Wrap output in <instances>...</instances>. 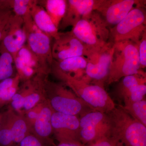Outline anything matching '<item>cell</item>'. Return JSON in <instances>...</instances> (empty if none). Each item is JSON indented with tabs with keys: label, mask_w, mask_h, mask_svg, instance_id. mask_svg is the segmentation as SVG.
Returning a JSON list of instances; mask_svg holds the SVG:
<instances>
[{
	"label": "cell",
	"mask_w": 146,
	"mask_h": 146,
	"mask_svg": "<svg viewBox=\"0 0 146 146\" xmlns=\"http://www.w3.org/2000/svg\"><path fill=\"white\" fill-rule=\"evenodd\" d=\"M110 136L116 146H146V126L134 119L119 105L108 113Z\"/></svg>",
	"instance_id": "obj_1"
},
{
	"label": "cell",
	"mask_w": 146,
	"mask_h": 146,
	"mask_svg": "<svg viewBox=\"0 0 146 146\" xmlns=\"http://www.w3.org/2000/svg\"><path fill=\"white\" fill-rule=\"evenodd\" d=\"M114 52L106 83L118 82L123 78L144 72L140 67L138 45L129 41L113 44Z\"/></svg>",
	"instance_id": "obj_2"
},
{
	"label": "cell",
	"mask_w": 146,
	"mask_h": 146,
	"mask_svg": "<svg viewBox=\"0 0 146 146\" xmlns=\"http://www.w3.org/2000/svg\"><path fill=\"white\" fill-rule=\"evenodd\" d=\"M71 31L86 47L87 53L100 49L109 42L108 25L96 11L79 21Z\"/></svg>",
	"instance_id": "obj_3"
},
{
	"label": "cell",
	"mask_w": 146,
	"mask_h": 146,
	"mask_svg": "<svg viewBox=\"0 0 146 146\" xmlns=\"http://www.w3.org/2000/svg\"><path fill=\"white\" fill-rule=\"evenodd\" d=\"M57 79L92 109L108 113L116 107V104L104 87L88 82L82 78L69 76Z\"/></svg>",
	"instance_id": "obj_4"
},
{
	"label": "cell",
	"mask_w": 146,
	"mask_h": 146,
	"mask_svg": "<svg viewBox=\"0 0 146 146\" xmlns=\"http://www.w3.org/2000/svg\"><path fill=\"white\" fill-rule=\"evenodd\" d=\"M45 89L47 101L55 112L80 117L93 110L62 82L50 81L48 79Z\"/></svg>",
	"instance_id": "obj_5"
},
{
	"label": "cell",
	"mask_w": 146,
	"mask_h": 146,
	"mask_svg": "<svg viewBox=\"0 0 146 146\" xmlns=\"http://www.w3.org/2000/svg\"><path fill=\"white\" fill-rule=\"evenodd\" d=\"M146 31V15L144 7L133 9L117 25L110 28L109 42L129 41L138 45Z\"/></svg>",
	"instance_id": "obj_6"
},
{
	"label": "cell",
	"mask_w": 146,
	"mask_h": 146,
	"mask_svg": "<svg viewBox=\"0 0 146 146\" xmlns=\"http://www.w3.org/2000/svg\"><path fill=\"white\" fill-rule=\"evenodd\" d=\"M79 120L80 141L84 145L110 137L111 122L108 113L92 110L80 116Z\"/></svg>",
	"instance_id": "obj_7"
},
{
	"label": "cell",
	"mask_w": 146,
	"mask_h": 146,
	"mask_svg": "<svg viewBox=\"0 0 146 146\" xmlns=\"http://www.w3.org/2000/svg\"><path fill=\"white\" fill-rule=\"evenodd\" d=\"M114 52L113 43L108 42L100 49L87 53V65L82 79L91 83L104 87Z\"/></svg>",
	"instance_id": "obj_8"
},
{
	"label": "cell",
	"mask_w": 146,
	"mask_h": 146,
	"mask_svg": "<svg viewBox=\"0 0 146 146\" xmlns=\"http://www.w3.org/2000/svg\"><path fill=\"white\" fill-rule=\"evenodd\" d=\"M23 19L26 34L27 45L51 68L54 60L52 53L51 38L37 27L31 14Z\"/></svg>",
	"instance_id": "obj_9"
},
{
	"label": "cell",
	"mask_w": 146,
	"mask_h": 146,
	"mask_svg": "<svg viewBox=\"0 0 146 146\" xmlns=\"http://www.w3.org/2000/svg\"><path fill=\"white\" fill-rule=\"evenodd\" d=\"M145 2L136 0H98L96 11L109 25H117L133 9L144 7Z\"/></svg>",
	"instance_id": "obj_10"
},
{
	"label": "cell",
	"mask_w": 146,
	"mask_h": 146,
	"mask_svg": "<svg viewBox=\"0 0 146 146\" xmlns=\"http://www.w3.org/2000/svg\"><path fill=\"white\" fill-rule=\"evenodd\" d=\"M118 82L113 94L118 101L123 103L145 99V73L127 76Z\"/></svg>",
	"instance_id": "obj_11"
},
{
	"label": "cell",
	"mask_w": 146,
	"mask_h": 146,
	"mask_svg": "<svg viewBox=\"0 0 146 146\" xmlns=\"http://www.w3.org/2000/svg\"><path fill=\"white\" fill-rule=\"evenodd\" d=\"M87 49L72 31L60 32L52 46L54 60L60 61L75 56L85 57Z\"/></svg>",
	"instance_id": "obj_12"
},
{
	"label": "cell",
	"mask_w": 146,
	"mask_h": 146,
	"mask_svg": "<svg viewBox=\"0 0 146 146\" xmlns=\"http://www.w3.org/2000/svg\"><path fill=\"white\" fill-rule=\"evenodd\" d=\"M51 122L53 133L58 143L68 141H80V127L79 117L54 111Z\"/></svg>",
	"instance_id": "obj_13"
},
{
	"label": "cell",
	"mask_w": 146,
	"mask_h": 146,
	"mask_svg": "<svg viewBox=\"0 0 146 146\" xmlns=\"http://www.w3.org/2000/svg\"><path fill=\"white\" fill-rule=\"evenodd\" d=\"M26 42L23 19L13 13L1 42L14 59Z\"/></svg>",
	"instance_id": "obj_14"
},
{
	"label": "cell",
	"mask_w": 146,
	"mask_h": 146,
	"mask_svg": "<svg viewBox=\"0 0 146 146\" xmlns=\"http://www.w3.org/2000/svg\"><path fill=\"white\" fill-rule=\"evenodd\" d=\"M97 0H68L64 17L58 29L74 27L78 23L96 11Z\"/></svg>",
	"instance_id": "obj_15"
},
{
	"label": "cell",
	"mask_w": 146,
	"mask_h": 146,
	"mask_svg": "<svg viewBox=\"0 0 146 146\" xmlns=\"http://www.w3.org/2000/svg\"><path fill=\"white\" fill-rule=\"evenodd\" d=\"M86 65V58L83 56L70 58L60 61L54 60L50 73L57 78L69 76L80 79L85 75Z\"/></svg>",
	"instance_id": "obj_16"
},
{
	"label": "cell",
	"mask_w": 146,
	"mask_h": 146,
	"mask_svg": "<svg viewBox=\"0 0 146 146\" xmlns=\"http://www.w3.org/2000/svg\"><path fill=\"white\" fill-rule=\"evenodd\" d=\"M54 112L48 101L46 100L39 117L32 128L31 132V133L37 138L51 145H54L52 140L50 138V136L53 133L51 120Z\"/></svg>",
	"instance_id": "obj_17"
},
{
	"label": "cell",
	"mask_w": 146,
	"mask_h": 146,
	"mask_svg": "<svg viewBox=\"0 0 146 146\" xmlns=\"http://www.w3.org/2000/svg\"><path fill=\"white\" fill-rule=\"evenodd\" d=\"M30 14L37 27L47 35L54 39H57L60 32L52 23L44 7L35 0L32 6Z\"/></svg>",
	"instance_id": "obj_18"
},
{
	"label": "cell",
	"mask_w": 146,
	"mask_h": 146,
	"mask_svg": "<svg viewBox=\"0 0 146 146\" xmlns=\"http://www.w3.org/2000/svg\"><path fill=\"white\" fill-rule=\"evenodd\" d=\"M7 112L13 143L17 146L24 138L31 133V129L24 114H16L10 108Z\"/></svg>",
	"instance_id": "obj_19"
},
{
	"label": "cell",
	"mask_w": 146,
	"mask_h": 146,
	"mask_svg": "<svg viewBox=\"0 0 146 146\" xmlns=\"http://www.w3.org/2000/svg\"><path fill=\"white\" fill-rule=\"evenodd\" d=\"M17 56L21 58L30 67L33 69L37 75H48L50 73V67L34 53L25 44L18 52Z\"/></svg>",
	"instance_id": "obj_20"
},
{
	"label": "cell",
	"mask_w": 146,
	"mask_h": 146,
	"mask_svg": "<svg viewBox=\"0 0 146 146\" xmlns=\"http://www.w3.org/2000/svg\"><path fill=\"white\" fill-rule=\"evenodd\" d=\"M39 5L44 7L51 20L57 29L65 16L67 8L65 0L37 1Z\"/></svg>",
	"instance_id": "obj_21"
},
{
	"label": "cell",
	"mask_w": 146,
	"mask_h": 146,
	"mask_svg": "<svg viewBox=\"0 0 146 146\" xmlns=\"http://www.w3.org/2000/svg\"><path fill=\"white\" fill-rule=\"evenodd\" d=\"M20 79L18 74L0 82V108L9 104L19 89Z\"/></svg>",
	"instance_id": "obj_22"
},
{
	"label": "cell",
	"mask_w": 146,
	"mask_h": 146,
	"mask_svg": "<svg viewBox=\"0 0 146 146\" xmlns=\"http://www.w3.org/2000/svg\"><path fill=\"white\" fill-rule=\"evenodd\" d=\"M15 69L13 56L0 42V82L16 75Z\"/></svg>",
	"instance_id": "obj_23"
},
{
	"label": "cell",
	"mask_w": 146,
	"mask_h": 146,
	"mask_svg": "<svg viewBox=\"0 0 146 146\" xmlns=\"http://www.w3.org/2000/svg\"><path fill=\"white\" fill-rule=\"evenodd\" d=\"M35 0H0V5L12 11L23 18L30 14V11Z\"/></svg>",
	"instance_id": "obj_24"
},
{
	"label": "cell",
	"mask_w": 146,
	"mask_h": 146,
	"mask_svg": "<svg viewBox=\"0 0 146 146\" xmlns=\"http://www.w3.org/2000/svg\"><path fill=\"white\" fill-rule=\"evenodd\" d=\"M123 109L134 119L146 126V99L136 102H125L120 105Z\"/></svg>",
	"instance_id": "obj_25"
},
{
	"label": "cell",
	"mask_w": 146,
	"mask_h": 146,
	"mask_svg": "<svg viewBox=\"0 0 146 146\" xmlns=\"http://www.w3.org/2000/svg\"><path fill=\"white\" fill-rule=\"evenodd\" d=\"M0 146H16L13 143L7 111L2 113L0 126Z\"/></svg>",
	"instance_id": "obj_26"
},
{
	"label": "cell",
	"mask_w": 146,
	"mask_h": 146,
	"mask_svg": "<svg viewBox=\"0 0 146 146\" xmlns=\"http://www.w3.org/2000/svg\"><path fill=\"white\" fill-rule=\"evenodd\" d=\"M14 60L16 73L21 81L23 82L28 81L37 75L35 71L27 65L21 58L16 56Z\"/></svg>",
	"instance_id": "obj_27"
},
{
	"label": "cell",
	"mask_w": 146,
	"mask_h": 146,
	"mask_svg": "<svg viewBox=\"0 0 146 146\" xmlns=\"http://www.w3.org/2000/svg\"><path fill=\"white\" fill-rule=\"evenodd\" d=\"M13 14L10 9L0 5V42L2 40L6 29Z\"/></svg>",
	"instance_id": "obj_28"
},
{
	"label": "cell",
	"mask_w": 146,
	"mask_h": 146,
	"mask_svg": "<svg viewBox=\"0 0 146 146\" xmlns=\"http://www.w3.org/2000/svg\"><path fill=\"white\" fill-rule=\"evenodd\" d=\"M45 101L40 103L36 106L24 113V116L26 119L31 129V132L32 128L34 125L36 119L39 117Z\"/></svg>",
	"instance_id": "obj_29"
},
{
	"label": "cell",
	"mask_w": 146,
	"mask_h": 146,
	"mask_svg": "<svg viewBox=\"0 0 146 146\" xmlns=\"http://www.w3.org/2000/svg\"><path fill=\"white\" fill-rule=\"evenodd\" d=\"M140 67L141 70L146 66V31L144 33L138 45Z\"/></svg>",
	"instance_id": "obj_30"
},
{
	"label": "cell",
	"mask_w": 146,
	"mask_h": 146,
	"mask_svg": "<svg viewBox=\"0 0 146 146\" xmlns=\"http://www.w3.org/2000/svg\"><path fill=\"white\" fill-rule=\"evenodd\" d=\"M51 145L43 142L36 136L30 133L17 146H51Z\"/></svg>",
	"instance_id": "obj_31"
},
{
	"label": "cell",
	"mask_w": 146,
	"mask_h": 146,
	"mask_svg": "<svg viewBox=\"0 0 146 146\" xmlns=\"http://www.w3.org/2000/svg\"><path fill=\"white\" fill-rule=\"evenodd\" d=\"M88 146H116L114 141L110 137L100 139Z\"/></svg>",
	"instance_id": "obj_32"
},
{
	"label": "cell",
	"mask_w": 146,
	"mask_h": 146,
	"mask_svg": "<svg viewBox=\"0 0 146 146\" xmlns=\"http://www.w3.org/2000/svg\"><path fill=\"white\" fill-rule=\"evenodd\" d=\"M56 146H88L78 141H68L58 143V145Z\"/></svg>",
	"instance_id": "obj_33"
},
{
	"label": "cell",
	"mask_w": 146,
	"mask_h": 146,
	"mask_svg": "<svg viewBox=\"0 0 146 146\" xmlns=\"http://www.w3.org/2000/svg\"><path fill=\"white\" fill-rule=\"evenodd\" d=\"M2 119V113H0V126H1V121Z\"/></svg>",
	"instance_id": "obj_34"
}]
</instances>
